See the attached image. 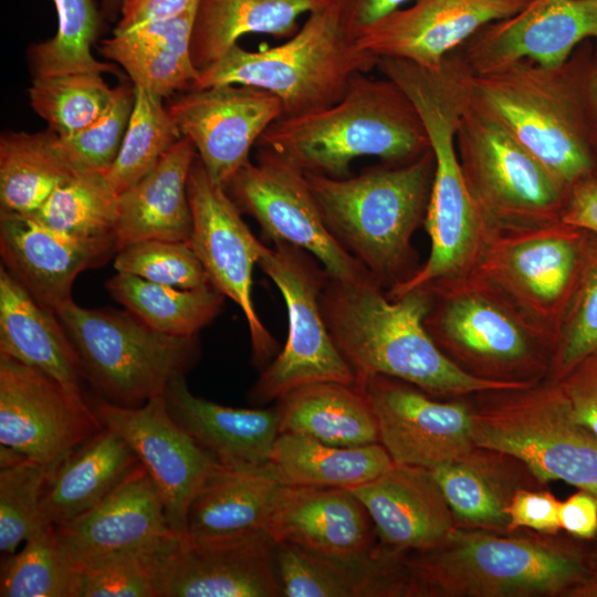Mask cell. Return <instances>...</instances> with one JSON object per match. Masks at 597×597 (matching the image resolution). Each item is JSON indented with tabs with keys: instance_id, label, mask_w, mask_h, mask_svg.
<instances>
[{
	"instance_id": "cell-16",
	"label": "cell",
	"mask_w": 597,
	"mask_h": 597,
	"mask_svg": "<svg viewBox=\"0 0 597 597\" xmlns=\"http://www.w3.org/2000/svg\"><path fill=\"white\" fill-rule=\"evenodd\" d=\"M187 191L192 214L188 243L210 284L241 308L249 327L253 364L265 367L279 345L255 311L252 274L266 247L250 231L224 187L209 178L198 156Z\"/></svg>"
},
{
	"instance_id": "cell-35",
	"label": "cell",
	"mask_w": 597,
	"mask_h": 597,
	"mask_svg": "<svg viewBox=\"0 0 597 597\" xmlns=\"http://www.w3.org/2000/svg\"><path fill=\"white\" fill-rule=\"evenodd\" d=\"M279 432L336 447L379 442L376 416L360 387L334 381L295 388L276 400Z\"/></svg>"
},
{
	"instance_id": "cell-51",
	"label": "cell",
	"mask_w": 597,
	"mask_h": 597,
	"mask_svg": "<svg viewBox=\"0 0 597 597\" xmlns=\"http://www.w3.org/2000/svg\"><path fill=\"white\" fill-rule=\"evenodd\" d=\"M553 379L566 397L576 420L597 438V353Z\"/></svg>"
},
{
	"instance_id": "cell-33",
	"label": "cell",
	"mask_w": 597,
	"mask_h": 597,
	"mask_svg": "<svg viewBox=\"0 0 597 597\" xmlns=\"http://www.w3.org/2000/svg\"><path fill=\"white\" fill-rule=\"evenodd\" d=\"M281 484L268 465L233 470L219 464L207 478L188 514L185 536L202 542L229 541L266 531Z\"/></svg>"
},
{
	"instance_id": "cell-43",
	"label": "cell",
	"mask_w": 597,
	"mask_h": 597,
	"mask_svg": "<svg viewBox=\"0 0 597 597\" xmlns=\"http://www.w3.org/2000/svg\"><path fill=\"white\" fill-rule=\"evenodd\" d=\"M52 1L57 14V30L54 36L30 49L33 77L113 72L114 65L98 61L91 52L101 25V14L93 0Z\"/></svg>"
},
{
	"instance_id": "cell-52",
	"label": "cell",
	"mask_w": 597,
	"mask_h": 597,
	"mask_svg": "<svg viewBox=\"0 0 597 597\" xmlns=\"http://www.w3.org/2000/svg\"><path fill=\"white\" fill-rule=\"evenodd\" d=\"M195 0H124L113 34L182 13Z\"/></svg>"
},
{
	"instance_id": "cell-42",
	"label": "cell",
	"mask_w": 597,
	"mask_h": 597,
	"mask_svg": "<svg viewBox=\"0 0 597 597\" xmlns=\"http://www.w3.org/2000/svg\"><path fill=\"white\" fill-rule=\"evenodd\" d=\"M30 217L78 238L115 235L118 195L105 174L78 172L57 187Z\"/></svg>"
},
{
	"instance_id": "cell-8",
	"label": "cell",
	"mask_w": 597,
	"mask_h": 597,
	"mask_svg": "<svg viewBox=\"0 0 597 597\" xmlns=\"http://www.w3.org/2000/svg\"><path fill=\"white\" fill-rule=\"evenodd\" d=\"M485 395L471 407L476 447L514 457L541 483L563 481L597 496V438L576 420L555 379Z\"/></svg>"
},
{
	"instance_id": "cell-9",
	"label": "cell",
	"mask_w": 597,
	"mask_h": 597,
	"mask_svg": "<svg viewBox=\"0 0 597 597\" xmlns=\"http://www.w3.org/2000/svg\"><path fill=\"white\" fill-rule=\"evenodd\" d=\"M425 326L473 375L535 383L548 368L549 342L498 291L472 273L436 281Z\"/></svg>"
},
{
	"instance_id": "cell-19",
	"label": "cell",
	"mask_w": 597,
	"mask_h": 597,
	"mask_svg": "<svg viewBox=\"0 0 597 597\" xmlns=\"http://www.w3.org/2000/svg\"><path fill=\"white\" fill-rule=\"evenodd\" d=\"M268 532L216 542L181 535L151 558L157 597H283Z\"/></svg>"
},
{
	"instance_id": "cell-23",
	"label": "cell",
	"mask_w": 597,
	"mask_h": 597,
	"mask_svg": "<svg viewBox=\"0 0 597 597\" xmlns=\"http://www.w3.org/2000/svg\"><path fill=\"white\" fill-rule=\"evenodd\" d=\"M530 1L415 0L365 27L355 40L377 59L433 70L482 27L516 13Z\"/></svg>"
},
{
	"instance_id": "cell-18",
	"label": "cell",
	"mask_w": 597,
	"mask_h": 597,
	"mask_svg": "<svg viewBox=\"0 0 597 597\" xmlns=\"http://www.w3.org/2000/svg\"><path fill=\"white\" fill-rule=\"evenodd\" d=\"M93 408L135 452L160 492L171 528L184 535L192 500L220 463L172 418L165 395L143 406L100 399Z\"/></svg>"
},
{
	"instance_id": "cell-5",
	"label": "cell",
	"mask_w": 597,
	"mask_h": 597,
	"mask_svg": "<svg viewBox=\"0 0 597 597\" xmlns=\"http://www.w3.org/2000/svg\"><path fill=\"white\" fill-rule=\"evenodd\" d=\"M457 64L465 102L499 123L568 189L590 177L597 129L583 70L576 71L570 59L554 69L519 61L482 73Z\"/></svg>"
},
{
	"instance_id": "cell-11",
	"label": "cell",
	"mask_w": 597,
	"mask_h": 597,
	"mask_svg": "<svg viewBox=\"0 0 597 597\" xmlns=\"http://www.w3.org/2000/svg\"><path fill=\"white\" fill-rule=\"evenodd\" d=\"M462 98L455 145L486 221L502 227L559 221L568 188L499 123L468 104L463 93Z\"/></svg>"
},
{
	"instance_id": "cell-15",
	"label": "cell",
	"mask_w": 597,
	"mask_h": 597,
	"mask_svg": "<svg viewBox=\"0 0 597 597\" xmlns=\"http://www.w3.org/2000/svg\"><path fill=\"white\" fill-rule=\"evenodd\" d=\"M103 428L81 392L0 353V444L55 470Z\"/></svg>"
},
{
	"instance_id": "cell-44",
	"label": "cell",
	"mask_w": 597,
	"mask_h": 597,
	"mask_svg": "<svg viewBox=\"0 0 597 597\" xmlns=\"http://www.w3.org/2000/svg\"><path fill=\"white\" fill-rule=\"evenodd\" d=\"M81 573L63 556L55 530L39 525L2 566L1 597H78Z\"/></svg>"
},
{
	"instance_id": "cell-20",
	"label": "cell",
	"mask_w": 597,
	"mask_h": 597,
	"mask_svg": "<svg viewBox=\"0 0 597 597\" xmlns=\"http://www.w3.org/2000/svg\"><path fill=\"white\" fill-rule=\"evenodd\" d=\"M166 106L209 178L222 187L250 161L252 146L283 113L275 95L238 84L178 93Z\"/></svg>"
},
{
	"instance_id": "cell-10",
	"label": "cell",
	"mask_w": 597,
	"mask_h": 597,
	"mask_svg": "<svg viewBox=\"0 0 597 597\" xmlns=\"http://www.w3.org/2000/svg\"><path fill=\"white\" fill-rule=\"evenodd\" d=\"M56 315L80 357L84 377L124 406L164 395L199 358L197 335L158 332L129 311L91 310L73 300Z\"/></svg>"
},
{
	"instance_id": "cell-7",
	"label": "cell",
	"mask_w": 597,
	"mask_h": 597,
	"mask_svg": "<svg viewBox=\"0 0 597 597\" xmlns=\"http://www.w3.org/2000/svg\"><path fill=\"white\" fill-rule=\"evenodd\" d=\"M376 64L377 57L357 44L329 1L310 12L279 45L256 51L233 45L200 70L193 90L224 84L259 87L281 101V117H295L335 104L356 74L368 73Z\"/></svg>"
},
{
	"instance_id": "cell-48",
	"label": "cell",
	"mask_w": 597,
	"mask_h": 597,
	"mask_svg": "<svg viewBox=\"0 0 597 597\" xmlns=\"http://www.w3.org/2000/svg\"><path fill=\"white\" fill-rule=\"evenodd\" d=\"M582 275L578 292L563 315L554 344V377L597 353V256Z\"/></svg>"
},
{
	"instance_id": "cell-54",
	"label": "cell",
	"mask_w": 597,
	"mask_h": 597,
	"mask_svg": "<svg viewBox=\"0 0 597 597\" xmlns=\"http://www.w3.org/2000/svg\"><path fill=\"white\" fill-rule=\"evenodd\" d=\"M561 528L580 540L597 536V496L579 490L559 505Z\"/></svg>"
},
{
	"instance_id": "cell-41",
	"label": "cell",
	"mask_w": 597,
	"mask_h": 597,
	"mask_svg": "<svg viewBox=\"0 0 597 597\" xmlns=\"http://www.w3.org/2000/svg\"><path fill=\"white\" fill-rule=\"evenodd\" d=\"M115 93V87L96 72L35 76L29 88L32 108L59 137L97 121L109 108Z\"/></svg>"
},
{
	"instance_id": "cell-50",
	"label": "cell",
	"mask_w": 597,
	"mask_h": 597,
	"mask_svg": "<svg viewBox=\"0 0 597 597\" xmlns=\"http://www.w3.org/2000/svg\"><path fill=\"white\" fill-rule=\"evenodd\" d=\"M559 505L561 501L546 490H516L506 507V533L530 528L541 534L556 535L562 530Z\"/></svg>"
},
{
	"instance_id": "cell-2",
	"label": "cell",
	"mask_w": 597,
	"mask_h": 597,
	"mask_svg": "<svg viewBox=\"0 0 597 597\" xmlns=\"http://www.w3.org/2000/svg\"><path fill=\"white\" fill-rule=\"evenodd\" d=\"M377 69L416 106L434 158L425 217L430 253L410 279L386 291L389 298H397L436 281L468 274L490 223L470 192L457 150L455 130L463 98L454 61L446 57L438 69L430 70L405 60L383 57Z\"/></svg>"
},
{
	"instance_id": "cell-55",
	"label": "cell",
	"mask_w": 597,
	"mask_h": 597,
	"mask_svg": "<svg viewBox=\"0 0 597 597\" xmlns=\"http://www.w3.org/2000/svg\"><path fill=\"white\" fill-rule=\"evenodd\" d=\"M342 25L355 38L365 27L394 12L409 0H331Z\"/></svg>"
},
{
	"instance_id": "cell-4",
	"label": "cell",
	"mask_w": 597,
	"mask_h": 597,
	"mask_svg": "<svg viewBox=\"0 0 597 597\" xmlns=\"http://www.w3.org/2000/svg\"><path fill=\"white\" fill-rule=\"evenodd\" d=\"M433 170L429 148L411 161L353 177L304 175L331 234L388 291L420 268L411 237L425 221Z\"/></svg>"
},
{
	"instance_id": "cell-53",
	"label": "cell",
	"mask_w": 597,
	"mask_h": 597,
	"mask_svg": "<svg viewBox=\"0 0 597 597\" xmlns=\"http://www.w3.org/2000/svg\"><path fill=\"white\" fill-rule=\"evenodd\" d=\"M561 221L576 229L597 233V180L584 178L572 185Z\"/></svg>"
},
{
	"instance_id": "cell-12",
	"label": "cell",
	"mask_w": 597,
	"mask_h": 597,
	"mask_svg": "<svg viewBox=\"0 0 597 597\" xmlns=\"http://www.w3.org/2000/svg\"><path fill=\"white\" fill-rule=\"evenodd\" d=\"M258 261L283 295L289 318L284 347L263 367L249 391L252 405L276 401L286 392L314 383L356 385V377L335 346L324 322L320 296L328 274L306 250L273 241Z\"/></svg>"
},
{
	"instance_id": "cell-31",
	"label": "cell",
	"mask_w": 597,
	"mask_h": 597,
	"mask_svg": "<svg viewBox=\"0 0 597 597\" xmlns=\"http://www.w3.org/2000/svg\"><path fill=\"white\" fill-rule=\"evenodd\" d=\"M0 353L81 392L77 352L56 313L42 306L1 264Z\"/></svg>"
},
{
	"instance_id": "cell-30",
	"label": "cell",
	"mask_w": 597,
	"mask_h": 597,
	"mask_svg": "<svg viewBox=\"0 0 597 597\" xmlns=\"http://www.w3.org/2000/svg\"><path fill=\"white\" fill-rule=\"evenodd\" d=\"M199 0L177 17L150 22L101 42L100 53L121 65L136 87L164 100L195 88L199 70L190 40Z\"/></svg>"
},
{
	"instance_id": "cell-24",
	"label": "cell",
	"mask_w": 597,
	"mask_h": 597,
	"mask_svg": "<svg viewBox=\"0 0 597 597\" xmlns=\"http://www.w3.org/2000/svg\"><path fill=\"white\" fill-rule=\"evenodd\" d=\"M118 251L116 235L78 238L30 216L0 211L2 265L45 308L72 300L76 276L103 265Z\"/></svg>"
},
{
	"instance_id": "cell-1",
	"label": "cell",
	"mask_w": 597,
	"mask_h": 597,
	"mask_svg": "<svg viewBox=\"0 0 597 597\" xmlns=\"http://www.w3.org/2000/svg\"><path fill=\"white\" fill-rule=\"evenodd\" d=\"M324 322L360 386L373 375L409 383L431 396H465L517 389L531 381L489 379L452 360L425 326L429 286L389 298L375 280L350 283L328 275L320 296Z\"/></svg>"
},
{
	"instance_id": "cell-57",
	"label": "cell",
	"mask_w": 597,
	"mask_h": 597,
	"mask_svg": "<svg viewBox=\"0 0 597 597\" xmlns=\"http://www.w3.org/2000/svg\"><path fill=\"white\" fill-rule=\"evenodd\" d=\"M583 87L591 119L597 129V59L583 71Z\"/></svg>"
},
{
	"instance_id": "cell-28",
	"label": "cell",
	"mask_w": 597,
	"mask_h": 597,
	"mask_svg": "<svg viewBox=\"0 0 597 597\" xmlns=\"http://www.w3.org/2000/svg\"><path fill=\"white\" fill-rule=\"evenodd\" d=\"M405 553L379 545L360 559H341L276 543L275 558L284 597L409 596Z\"/></svg>"
},
{
	"instance_id": "cell-27",
	"label": "cell",
	"mask_w": 597,
	"mask_h": 597,
	"mask_svg": "<svg viewBox=\"0 0 597 597\" xmlns=\"http://www.w3.org/2000/svg\"><path fill=\"white\" fill-rule=\"evenodd\" d=\"M172 418L222 467L253 470L269 464L279 437V416L272 408H231L195 396L185 376L165 392Z\"/></svg>"
},
{
	"instance_id": "cell-21",
	"label": "cell",
	"mask_w": 597,
	"mask_h": 597,
	"mask_svg": "<svg viewBox=\"0 0 597 597\" xmlns=\"http://www.w3.org/2000/svg\"><path fill=\"white\" fill-rule=\"evenodd\" d=\"M376 416L379 443L395 464L433 469L474 447L471 407L439 401L404 380L373 375L358 386Z\"/></svg>"
},
{
	"instance_id": "cell-29",
	"label": "cell",
	"mask_w": 597,
	"mask_h": 597,
	"mask_svg": "<svg viewBox=\"0 0 597 597\" xmlns=\"http://www.w3.org/2000/svg\"><path fill=\"white\" fill-rule=\"evenodd\" d=\"M197 157L182 136L139 181L118 195L117 248L143 240L188 242L192 214L188 179Z\"/></svg>"
},
{
	"instance_id": "cell-40",
	"label": "cell",
	"mask_w": 597,
	"mask_h": 597,
	"mask_svg": "<svg viewBox=\"0 0 597 597\" xmlns=\"http://www.w3.org/2000/svg\"><path fill=\"white\" fill-rule=\"evenodd\" d=\"M135 103L119 153L105 174L121 195L145 177L177 143L181 133L164 98L136 87Z\"/></svg>"
},
{
	"instance_id": "cell-37",
	"label": "cell",
	"mask_w": 597,
	"mask_h": 597,
	"mask_svg": "<svg viewBox=\"0 0 597 597\" xmlns=\"http://www.w3.org/2000/svg\"><path fill=\"white\" fill-rule=\"evenodd\" d=\"M394 464L379 442L336 447L293 433L279 434L269 461L281 485L346 489L378 478Z\"/></svg>"
},
{
	"instance_id": "cell-38",
	"label": "cell",
	"mask_w": 597,
	"mask_h": 597,
	"mask_svg": "<svg viewBox=\"0 0 597 597\" xmlns=\"http://www.w3.org/2000/svg\"><path fill=\"white\" fill-rule=\"evenodd\" d=\"M77 174L62 151L57 135L50 129L33 134L6 132L1 135L2 212L32 214L57 187Z\"/></svg>"
},
{
	"instance_id": "cell-3",
	"label": "cell",
	"mask_w": 597,
	"mask_h": 597,
	"mask_svg": "<svg viewBox=\"0 0 597 597\" xmlns=\"http://www.w3.org/2000/svg\"><path fill=\"white\" fill-rule=\"evenodd\" d=\"M255 146L284 157L303 172L345 178L356 158L405 164L427 151L430 143L416 106L395 82L358 73L338 102L276 119Z\"/></svg>"
},
{
	"instance_id": "cell-25",
	"label": "cell",
	"mask_w": 597,
	"mask_h": 597,
	"mask_svg": "<svg viewBox=\"0 0 597 597\" xmlns=\"http://www.w3.org/2000/svg\"><path fill=\"white\" fill-rule=\"evenodd\" d=\"M266 531L276 543L348 561L369 556L378 545L367 510L346 488L280 485Z\"/></svg>"
},
{
	"instance_id": "cell-13",
	"label": "cell",
	"mask_w": 597,
	"mask_h": 597,
	"mask_svg": "<svg viewBox=\"0 0 597 597\" xmlns=\"http://www.w3.org/2000/svg\"><path fill=\"white\" fill-rule=\"evenodd\" d=\"M573 227L489 224L469 273L498 291L554 348L579 263Z\"/></svg>"
},
{
	"instance_id": "cell-58",
	"label": "cell",
	"mask_w": 597,
	"mask_h": 597,
	"mask_svg": "<svg viewBox=\"0 0 597 597\" xmlns=\"http://www.w3.org/2000/svg\"><path fill=\"white\" fill-rule=\"evenodd\" d=\"M123 1L124 0H102L103 14L109 20H115L119 17Z\"/></svg>"
},
{
	"instance_id": "cell-45",
	"label": "cell",
	"mask_w": 597,
	"mask_h": 597,
	"mask_svg": "<svg viewBox=\"0 0 597 597\" xmlns=\"http://www.w3.org/2000/svg\"><path fill=\"white\" fill-rule=\"evenodd\" d=\"M53 469L31 459L1 468L0 551L13 555L21 542L41 525L40 505Z\"/></svg>"
},
{
	"instance_id": "cell-39",
	"label": "cell",
	"mask_w": 597,
	"mask_h": 597,
	"mask_svg": "<svg viewBox=\"0 0 597 597\" xmlns=\"http://www.w3.org/2000/svg\"><path fill=\"white\" fill-rule=\"evenodd\" d=\"M109 294L151 328L174 336H193L219 314L224 295L210 283L178 289L117 272L106 283Z\"/></svg>"
},
{
	"instance_id": "cell-56",
	"label": "cell",
	"mask_w": 597,
	"mask_h": 597,
	"mask_svg": "<svg viewBox=\"0 0 597 597\" xmlns=\"http://www.w3.org/2000/svg\"><path fill=\"white\" fill-rule=\"evenodd\" d=\"M586 574L568 597H597V549L587 555Z\"/></svg>"
},
{
	"instance_id": "cell-34",
	"label": "cell",
	"mask_w": 597,
	"mask_h": 597,
	"mask_svg": "<svg viewBox=\"0 0 597 597\" xmlns=\"http://www.w3.org/2000/svg\"><path fill=\"white\" fill-rule=\"evenodd\" d=\"M139 463L129 444L104 427L53 471L42 496L40 523L69 524L104 500Z\"/></svg>"
},
{
	"instance_id": "cell-26",
	"label": "cell",
	"mask_w": 597,
	"mask_h": 597,
	"mask_svg": "<svg viewBox=\"0 0 597 597\" xmlns=\"http://www.w3.org/2000/svg\"><path fill=\"white\" fill-rule=\"evenodd\" d=\"M349 490L367 510L378 545L385 549H428L457 526L430 469L394 464L378 478Z\"/></svg>"
},
{
	"instance_id": "cell-36",
	"label": "cell",
	"mask_w": 597,
	"mask_h": 597,
	"mask_svg": "<svg viewBox=\"0 0 597 597\" xmlns=\"http://www.w3.org/2000/svg\"><path fill=\"white\" fill-rule=\"evenodd\" d=\"M331 0H199L190 40V56L200 71L226 54L249 33L289 39L298 19Z\"/></svg>"
},
{
	"instance_id": "cell-22",
	"label": "cell",
	"mask_w": 597,
	"mask_h": 597,
	"mask_svg": "<svg viewBox=\"0 0 597 597\" xmlns=\"http://www.w3.org/2000/svg\"><path fill=\"white\" fill-rule=\"evenodd\" d=\"M588 39L597 40V0H531L516 13L482 27L451 54L467 73L519 61L554 69Z\"/></svg>"
},
{
	"instance_id": "cell-6",
	"label": "cell",
	"mask_w": 597,
	"mask_h": 597,
	"mask_svg": "<svg viewBox=\"0 0 597 597\" xmlns=\"http://www.w3.org/2000/svg\"><path fill=\"white\" fill-rule=\"evenodd\" d=\"M551 536L457 525L436 546L405 553L409 596L568 597L586 574L587 555Z\"/></svg>"
},
{
	"instance_id": "cell-49",
	"label": "cell",
	"mask_w": 597,
	"mask_h": 597,
	"mask_svg": "<svg viewBox=\"0 0 597 597\" xmlns=\"http://www.w3.org/2000/svg\"><path fill=\"white\" fill-rule=\"evenodd\" d=\"M154 555L81 570L78 597H157L151 568Z\"/></svg>"
},
{
	"instance_id": "cell-47",
	"label": "cell",
	"mask_w": 597,
	"mask_h": 597,
	"mask_svg": "<svg viewBox=\"0 0 597 597\" xmlns=\"http://www.w3.org/2000/svg\"><path fill=\"white\" fill-rule=\"evenodd\" d=\"M114 268L150 282L178 289L209 284L207 272L188 242L143 240L117 251Z\"/></svg>"
},
{
	"instance_id": "cell-14",
	"label": "cell",
	"mask_w": 597,
	"mask_h": 597,
	"mask_svg": "<svg viewBox=\"0 0 597 597\" xmlns=\"http://www.w3.org/2000/svg\"><path fill=\"white\" fill-rule=\"evenodd\" d=\"M224 189L272 242L285 241L306 250L334 279L350 283L375 280L331 234L304 172L284 157L256 147L255 163L239 169Z\"/></svg>"
},
{
	"instance_id": "cell-46",
	"label": "cell",
	"mask_w": 597,
	"mask_h": 597,
	"mask_svg": "<svg viewBox=\"0 0 597 597\" xmlns=\"http://www.w3.org/2000/svg\"><path fill=\"white\" fill-rule=\"evenodd\" d=\"M109 108L87 127L59 137L65 157L78 172L106 174L115 161L133 112L136 90L119 83Z\"/></svg>"
},
{
	"instance_id": "cell-17",
	"label": "cell",
	"mask_w": 597,
	"mask_h": 597,
	"mask_svg": "<svg viewBox=\"0 0 597 597\" xmlns=\"http://www.w3.org/2000/svg\"><path fill=\"white\" fill-rule=\"evenodd\" d=\"M54 530L60 551L78 572L151 556L181 536L171 528L160 492L142 463L96 506Z\"/></svg>"
},
{
	"instance_id": "cell-32",
	"label": "cell",
	"mask_w": 597,
	"mask_h": 597,
	"mask_svg": "<svg viewBox=\"0 0 597 597\" xmlns=\"http://www.w3.org/2000/svg\"><path fill=\"white\" fill-rule=\"evenodd\" d=\"M431 472L457 525L505 533L509 523L506 507L513 494L526 486L527 479L535 478L514 457L476 446L467 454L431 469Z\"/></svg>"
}]
</instances>
